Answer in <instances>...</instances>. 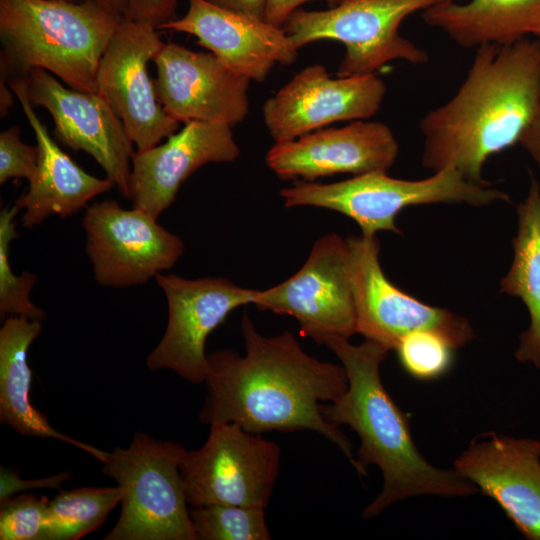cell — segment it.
<instances>
[{"instance_id": "1", "label": "cell", "mask_w": 540, "mask_h": 540, "mask_svg": "<svg viewBox=\"0 0 540 540\" xmlns=\"http://www.w3.org/2000/svg\"><path fill=\"white\" fill-rule=\"evenodd\" d=\"M241 331L244 356L231 350L207 355L208 393L199 420L232 422L256 434L311 430L334 443L357 469L352 444L321 412L323 402H334L347 390L342 364L310 356L290 331L260 334L246 313Z\"/></svg>"}, {"instance_id": "2", "label": "cell", "mask_w": 540, "mask_h": 540, "mask_svg": "<svg viewBox=\"0 0 540 540\" xmlns=\"http://www.w3.org/2000/svg\"><path fill=\"white\" fill-rule=\"evenodd\" d=\"M454 96L420 120L422 165L454 167L466 179L489 184L482 169L492 155L516 143L540 101V39L485 44Z\"/></svg>"}, {"instance_id": "3", "label": "cell", "mask_w": 540, "mask_h": 540, "mask_svg": "<svg viewBox=\"0 0 540 540\" xmlns=\"http://www.w3.org/2000/svg\"><path fill=\"white\" fill-rule=\"evenodd\" d=\"M326 346L341 361L348 387L336 401L322 404L321 412L328 422L346 424L358 434L357 472L366 475V467L376 465L383 475L382 490L363 510L364 518L412 496L461 497L478 490L455 470L434 467L418 451L408 418L380 378V364L389 349L368 339L354 345L349 339L336 338Z\"/></svg>"}, {"instance_id": "4", "label": "cell", "mask_w": 540, "mask_h": 540, "mask_svg": "<svg viewBox=\"0 0 540 540\" xmlns=\"http://www.w3.org/2000/svg\"><path fill=\"white\" fill-rule=\"evenodd\" d=\"M121 19L92 1L0 0V82L42 68L97 93L99 63Z\"/></svg>"}, {"instance_id": "5", "label": "cell", "mask_w": 540, "mask_h": 540, "mask_svg": "<svg viewBox=\"0 0 540 540\" xmlns=\"http://www.w3.org/2000/svg\"><path fill=\"white\" fill-rule=\"evenodd\" d=\"M280 196L286 208L313 206L339 212L354 220L365 235L400 233L396 216L410 206L465 203L480 207L511 202L510 196L492 183L471 182L454 167L420 180L393 178L386 172H369L329 184L301 180L281 189Z\"/></svg>"}, {"instance_id": "6", "label": "cell", "mask_w": 540, "mask_h": 540, "mask_svg": "<svg viewBox=\"0 0 540 540\" xmlns=\"http://www.w3.org/2000/svg\"><path fill=\"white\" fill-rule=\"evenodd\" d=\"M186 451L137 432L127 448L109 452L102 472L124 493L119 519L104 540H198L179 468Z\"/></svg>"}, {"instance_id": "7", "label": "cell", "mask_w": 540, "mask_h": 540, "mask_svg": "<svg viewBox=\"0 0 540 540\" xmlns=\"http://www.w3.org/2000/svg\"><path fill=\"white\" fill-rule=\"evenodd\" d=\"M453 0H337L328 10L297 8L283 29L299 50L319 40L345 46L338 77L375 74L386 64L403 60L424 64L427 52L399 33L409 15Z\"/></svg>"}, {"instance_id": "8", "label": "cell", "mask_w": 540, "mask_h": 540, "mask_svg": "<svg viewBox=\"0 0 540 540\" xmlns=\"http://www.w3.org/2000/svg\"><path fill=\"white\" fill-rule=\"evenodd\" d=\"M280 466L279 446L232 422L210 425L206 442L180 463L188 504L265 509Z\"/></svg>"}, {"instance_id": "9", "label": "cell", "mask_w": 540, "mask_h": 540, "mask_svg": "<svg viewBox=\"0 0 540 540\" xmlns=\"http://www.w3.org/2000/svg\"><path fill=\"white\" fill-rule=\"evenodd\" d=\"M260 311L293 316L300 333L317 344L357 333L346 239L328 233L313 244L303 266L282 283L255 290Z\"/></svg>"}, {"instance_id": "10", "label": "cell", "mask_w": 540, "mask_h": 540, "mask_svg": "<svg viewBox=\"0 0 540 540\" xmlns=\"http://www.w3.org/2000/svg\"><path fill=\"white\" fill-rule=\"evenodd\" d=\"M346 240L357 333L389 350L417 330L436 331L455 349L475 338L467 319L428 305L388 280L379 262L380 244L375 235L361 234Z\"/></svg>"}, {"instance_id": "11", "label": "cell", "mask_w": 540, "mask_h": 540, "mask_svg": "<svg viewBox=\"0 0 540 540\" xmlns=\"http://www.w3.org/2000/svg\"><path fill=\"white\" fill-rule=\"evenodd\" d=\"M82 225L95 281L104 287L142 285L171 269L184 243L149 213L105 199L86 207Z\"/></svg>"}, {"instance_id": "12", "label": "cell", "mask_w": 540, "mask_h": 540, "mask_svg": "<svg viewBox=\"0 0 540 540\" xmlns=\"http://www.w3.org/2000/svg\"><path fill=\"white\" fill-rule=\"evenodd\" d=\"M155 280L167 300L168 323L146 366L149 370L170 369L192 384L205 383L207 337L234 309L252 303L255 289L221 277L187 279L160 273Z\"/></svg>"}, {"instance_id": "13", "label": "cell", "mask_w": 540, "mask_h": 540, "mask_svg": "<svg viewBox=\"0 0 540 540\" xmlns=\"http://www.w3.org/2000/svg\"><path fill=\"white\" fill-rule=\"evenodd\" d=\"M165 43L156 29L122 17L97 72V93L122 121L137 151L148 150L175 133L179 122L160 104L148 73Z\"/></svg>"}, {"instance_id": "14", "label": "cell", "mask_w": 540, "mask_h": 540, "mask_svg": "<svg viewBox=\"0 0 540 540\" xmlns=\"http://www.w3.org/2000/svg\"><path fill=\"white\" fill-rule=\"evenodd\" d=\"M385 94L376 74L332 78L316 63L265 101L263 120L275 142L291 141L333 122L366 120L378 112Z\"/></svg>"}, {"instance_id": "15", "label": "cell", "mask_w": 540, "mask_h": 540, "mask_svg": "<svg viewBox=\"0 0 540 540\" xmlns=\"http://www.w3.org/2000/svg\"><path fill=\"white\" fill-rule=\"evenodd\" d=\"M25 78L31 104L49 111L57 139L75 151L91 155L106 178L129 199L135 152L122 121L109 103L99 93L66 88L42 68L32 69Z\"/></svg>"}, {"instance_id": "16", "label": "cell", "mask_w": 540, "mask_h": 540, "mask_svg": "<svg viewBox=\"0 0 540 540\" xmlns=\"http://www.w3.org/2000/svg\"><path fill=\"white\" fill-rule=\"evenodd\" d=\"M153 62L158 100L179 123L200 121L233 127L246 118L251 80L227 68L214 54L168 42Z\"/></svg>"}, {"instance_id": "17", "label": "cell", "mask_w": 540, "mask_h": 540, "mask_svg": "<svg viewBox=\"0 0 540 540\" xmlns=\"http://www.w3.org/2000/svg\"><path fill=\"white\" fill-rule=\"evenodd\" d=\"M398 151L387 125L356 120L340 128H321L295 140L275 142L265 160L283 180L315 181L340 173L387 172Z\"/></svg>"}, {"instance_id": "18", "label": "cell", "mask_w": 540, "mask_h": 540, "mask_svg": "<svg viewBox=\"0 0 540 540\" xmlns=\"http://www.w3.org/2000/svg\"><path fill=\"white\" fill-rule=\"evenodd\" d=\"M454 470L492 498L527 539L540 540V441L484 433Z\"/></svg>"}, {"instance_id": "19", "label": "cell", "mask_w": 540, "mask_h": 540, "mask_svg": "<svg viewBox=\"0 0 540 540\" xmlns=\"http://www.w3.org/2000/svg\"><path fill=\"white\" fill-rule=\"evenodd\" d=\"M166 142L132 157L129 199L134 208L158 217L174 202L183 182L208 163L233 162L240 156L232 127L190 121Z\"/></svg>"}, {"instance_id": "20", "label": "cell", "mask_w": 540, "mask_h": 540, "mask_svg": "<svg viewBox=\"0 0 540 540\" xmlns=\"http://www.w3.org/2000/svg\"><path fill=\"white\" fill-rule=\"evenodd\" d=\"M161 29L195 36L227 68L256 82H263L275 64L291 65L298 56L283 27L208 0H188L186 14Z\"/></svg>"}, {"instance_id": "21", "label": "cell", "mask_w": 540, "mask_h": 540, "mask_svg": "<svg viewBox=\"0 0 540 540\" xmlns=\"http://www.w3.org/2000/svg\"><path fill=\"white\" fill-rule=\"evenodd\" d=\"M9 86L21 103L39 149L38 167L28 189L14 203L24 210L22 227H35L52 216L70 217L94 197L110 191L114 184L109 179L84 171L51 138L28 98L26 78L14 77L9 80Z\"/></svg>"}, {"instance_id": "22", "label": "cell", "mask_w": 540, "mask_h": 540, "mask_svg": "<svg viewBox=\"0 0 540 540\" xmlns=\"http://www.w3.org/2000/svg\"><path fill=\"white\" fill-rule=\"evenodd\" d=\"M42 322L11 315L0 329V421L24 436L56 439L79 448L101 463L109 452L54 429L30 401L32 372L28 349L42 331Z\"/></svg>"}, {"instance_id": "23", "label": "cell", "mask_w": 540, "mask_h": 540, "mask_svg": "<svg viewBox=\"0 0 540 540\" xmlns=\"http://www.w3.org/2000/svg\"><path fill=\"white\" fill-rule=\"evenodd\" d=\"M423 21L463 48L540 37V0H469L422 11Z\"/></svg>"}, {"instance_id": "24", "label": "cell", "mask_w": 540, "mask_h": 540, "mask_svg": "<svg viewBox=\"0 0 540 540\" xmlns=\"http://www.w3.org/2000/svg\"><path fill=\"white\" fill-rule=\"evenodd\" d=\"M514 257L500 291L518 297L528 309L530 326L520 336L515 356L540 368V184L532 176L528 194L517 206Z\"/></svg>"}, {"instance_id": "25", "label": "cell", "mask_w": 540, "mask_h": 540, "mask_svg": "<svg viewBox=\"0 0 540 540\" xmlns=\"http://www.w3.org/2000/svg\"><path fill=\"white\" fill-rule=\"evenodd\" d=\"M123 493L119 486L60 490L49 501L43 540H78L97 530Z\"/></svg>"}, {"instance_id": "26", "label": "cell", "mask_w": 540, "mask_h": 540, "mask_svg": "<svg viewBox=\"0 0 540 540\" xmlns=\"http://www.w3.org/2000/svg\"><path fill=\"white\" fill-rule=\"evenodd\" d=\"M198 540H269L264 509L211 504L189 509Z\"/></svg>"}, {"instance_id": "27", "label": "cell", "mask_w": 540, "mask_h": 540, "mask_svg": "<svg viewBox=\"0 0 540 540\" xmlns=\"http://www.w3.org/2000/svg\"><path fill=\"white\" fill-rule=\"evenodd\" d=\"M19 211L13 205L0 213V314L1 317L15 315L42 322L47 316L45 310L30 299L37 276L30 271H23L17 276L9 263L10 243L18 237L14 219Z\"/></svg>"}, {"instance_id": "28", "label": "cell", "mask_w": 540, "mask_h": 540, "mask_svg": "<svg viewBox=\"0 0 540 540\" xmlns=\"http://www.w3.org/2000/svg\"><path fill=\"white\" fill-rule=\"evenodd\" d=\"M454 349L443 335L432 330L411 332L395 348L403 369L419 380L445 375L452 367Z\"/></svg>"}, {"instance_id": "29", "label": "cell", "mask_w": 540, "mask_h": 540, "mask_svg": "<svg viewBox=\"0 0 540 540\" xmlns=\"http://www.w3.org/2000/svg\"><path fill=\"white\" fill-rule=\"evenodd\" d=\"M49 499L21 494L0 501L1 540H43Z\"/></svg>"}, {"instance_id": "30", "label": "cell", "mask_w": 540, "mask_h": 540, "mask_svg": "<svg viewBox=\"0 0 540 540\" xmlns=\"http://www.w3.org/2000/svg\"><path fill=\"white\" fill-rule=\"evenodd\" d=\"M20 135L18 126L0 133V184L11 178H26L29 181L38 167V146L24 143Z\"/></svg>"}, {"instance_id": "31", "label": "cell", "mask_w": 540, "mask_h": 540, "mask_svg": "<svg viewBox=\"0 0 540 540\" xmlns=\"http://www.w3.org/2000/svg\"><path fill=\"white\" fill-rule=\"evenodd\" d=\"M178 0H128L125 18L161 29L165 24L177 19Z\"/></svg>"}, {"instance_id": "32", "label": "cell", "mask_w": 540, "mask_h": 540, "mask_svg": "<svg viewBox=\"0 0 540 540\" xmlns=\"http://www.w3.org/2000/svg\"><path fill=\"white\" fill-rule=\"evenodd\" d=\"M71 479V474L64 471L49 477L25 480L20 478L14 471L3 466L0 468V501L12 497L17 492L32 489H57L61 490V485Z\"/></svg>"}, {"instance_id": "33", "label": "cell", "mask_w": 540, "mask_h": 540, "mask_svg": "<svg viewBox=\"0 0 540 540\" xmlns=\"http://www.w3.org/2000/svg\"><path fill=\"white\" fill-rule=\"evenodd\" d=\"M310 0H266L265 20L282 27L289 15L301 4ZM329 6H334L337 0H325Z\"/></svg>"}, {"instance_id": "34", "label": "cell", "mask_w": 540, "mask_h": 540, "mask_svg": "<svg viewBox=\"0 0 540 540\" xmlns=\"http://www.w3.org/2000/svg\"><path fill=\"white\" fill-rule=\"evenodd\" d=\"M518 143L540 169V101L532 120L522 132Z\"/></svg>"}, {"instance_id": "35", "label": "cell", "mask_w": 540, "mask_h": 540, "mask_svg": "<svg viewBox=\"0 0 540 540\" xmlns=\"http://www.w3.org/2000/svg\"><path fill=\"white\" fill-rule=\"evenodd\" d=\"M209 2L233 11L256 18L265 19L266 0H208Z\"/></svg>"}, {"instance_id": "36", "label": "cell", "mask_w": 540, "mask_h": 540, "mask_svg": "<svg viewBox=\"0 0 540 540\" xmlns=\"http://www.w3.org/2000/svg\"><path fill=\"white\" fill-rule=\"evenodd\" d=\"M75 2L92 1L119 16L125 17L128 9V0H70Z\"/></svg>"}, {"instance_id": "37", "label": "cell", "mask_w": 540, "mask_h": 540, "mask_svg": "<svg viewBox=\"0 0 540 540\" xmlns=\"http://www.w3.org/2000/svg\"><path fill=\"white\" fill-rule=\"evenodd\" d=\"M13 91L8 83L0 82V115L6 117L13 105Z\"/></svg>"}]
</instances>
